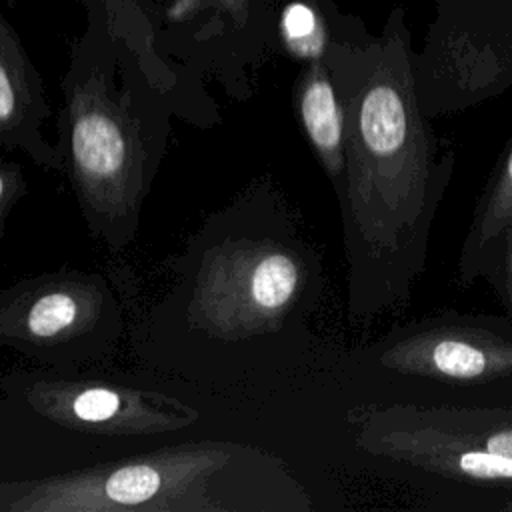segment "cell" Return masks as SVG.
Listing matches in <instances>:
<instances>
[{"instance_id":"cell-8","label":"cell","mask_w":512,"mask_h":512,"mask_svg":"<svg viewBox=\"0 0 512 512\" xmlns=\"http://www.w3.org/2000/svg\"><path fill=\"white\" fill-rule=\"evenodd\" d=\"M378 362L392 372L452 384H488L512 376V318L446 314L382 344Z\"/></svg>"},{"instance_id":"cell-3","label":"cell","mask_w":512,"mask_h":512,"mask_svg":"<svg viewBox=\"0 0 512 512\" xmlns=\"http://www.w3.org/2000/svg\"><path fill=\"white\" fill-rule=\"evenodd\" d=\"M188 328L224 342L278 334L312 304L320 266L280 208L252 200L214 214L182 254Z\"/></svg>"},{"instance_id":"cell-13","label":"cell","mask_w":512,"mask_h":512,"mask_svg":"<svg viewBox=\"0 0 512 512\" xmlns=\"http://www.w3.org/2000/svg\"><path fill=\"white\" fill-rule=\"evenodd\" d=\"M486 280L494 288L506 314L512 318V226L508 228V232L504 236L496 264Z\"/></svg>"},{"instance_id":"cell-5","label":"cell","mask_w":512,"mask_h":512,"mask_svg":"<svg viewBox=\"0 0 512 512\" xmlns=\"http://www.w3.org/2000/svg\"><path fill=\"white\" fill-rule=\"evenodd\" d=\"M356 446L446 480L512 490V406L370 408L356 420Z\"/></svg>"},{"instance_id":"cell-6","label":"cell","mask_w":512,"mask_h":512,"mask_svg":"<svg viewBox=\"0 0 512 512\" xmlns=\"http://www.w3.org/2000/svg\"><path fill=\"white\" fill-rule=\"evenodd\" d=\"M122 336L124 302L100 272H44L0 290V346L38 362L102 360Z\"/></svg>"},{"instance_id":"cell-2","label":"cell","mask_w":512,"mask_h":512,"mask_svg":"<svg viewBox=\"0 0 512 512\" xmlns=\"http://www.w3.org/2000/svg\"><path fill=\"white\" fill-rule=\"evenodd\" d=\"M306 490L272 454L196 440L60 474L0 482V512H302Z\"/></svg>"},{"instance_id":"cell-15","label":"cell","mask_w":512,"mask_h":512,"mask_svg":"<svg viewBox=\"0 0 512 512\" xmlns=\"http://www.w3.org/2000/svg\"><path fill=\"white\" fill-rule=\"evenodd\" d=\"M502 510H512V490H510V496H508V500L502 504Z\"/></svg>"},{"instance_id":"cell-14","label":"cell","mask_w":512,"mask_h":512,"mask_svg":"<svg viewBox=\"0 0 512 512\" xmlns=\"http://www.w3.org/2000/svg\"><path fill=\"white\" fill-rule=\"evenodd\" d=\"M288 30L292 36L308 34L312 30V14L306 8L296 6L288 16Z\"/></svg>"},{"instance_id":"cell-10","label":"cell","mask_w":512,"mask_h":512,"mask_svg":"<svg viewBox=\"0 0 512 512\" xmlns=\"http://www.w3.org/2000/svg\"><path fill=\"white\" fill-rule=\"evenodd\" d=\"M512 226V140L498 158L470 220L458 258V284L488 278Z\"/></svg>"},{"instance_id":"cell-4","label":"cell","mask_w":512,"mask_h":512,"mask_svg":"<svg viewBox=\"0 0 512 512\" xmlns=\"http://www.w3.org/2000/svg\"><path fill=\"white\" fill-rule=\"evenodd\" d=\"M168 108L104 70L74 72L58 118V148L92 236L118 252L138 234L144 200L168 152Z\"/></svg>"},{"instance_id":"cell-7","label":"cell","mask_w":512,"mask_h":512,"mask_svg":"<svg viewBox=\"0 0 512 512\" xmlns=\"http://www.w3.org/2000/svg\"><path fill=\"white\" fill-rule=\"evenodd\" d=\"M4 388L44 420L84 434L150 436L184 430L200 418L174 396L128 384L12 374Z\"/></svg>"},{"instance_id":"cell-12","label":"cell","mask_w":512,"mask_h":512,"mask_svg":"<svg viewBox=\"0 0 512 512\" xmlns=\"http://www.w3.org/2000/svg\"><path fill=\"white\" fill-rule=\"evenodd\" d=\"M26 172L18 162L0 160V240L6 234L8 216L20 198L26 196Z\"/></svg>"},{"instance_id":"cell-9","label":"cell","mask_w":512,"mask_h":512,"mask_svg":"<svg viewBox=\"0 0 512 512\" xmlns=\"http://www.w3.org/2000/svg\"><path fill=\"white\" fill-rule=\"evenodd\" d=\"M48 116L38 78L12 46L0 44V150H20L34 164L64 174L58 144L42 132Z\"/></svg>"},{"instance_id":"cell-1","label":"cell","mask_w":512,"mask_h":512,"mask_svg":"<svg viewBox=\"0 0 512 512\" xmlns=\"http://www.w3.org/2000/svg\"><path fill=\"white\" fill-rule=\"evenodd\" d=\"M344 178L336 190L356 322L402 306L428 258L454 152L420 116L406 86L364 82L346 96Z\"/></svg>"},{"instance_id":"cell-11","label":"cell","mask_w":512,"mask_h":512,"mask_svg":"<svg viewBox=\"0 0 512 512\" xmlns=\"http://www.w3.org/2000/svg\"><path fill=\"white\" fill-rule=\"evenodd\" d=\"M296 108L306 140L336 192L344 178V108L322 68H312L304 78Z\"/></svg>"}]
</instances>
